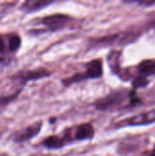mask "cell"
<instances>
[{
    "label": "cell",
    "mask_w": 155,
    "mask_h": 156,
    "mask_svg": "<svg viewBox=\"0 0 155 156\" xmlns=\"http://www.w3.org/2000/svg\"><path fill=\"white\" fill-rule=\"evenodd\" d=\"M103 70H102V63L100 59H94L90 61L86 68V71L83 73H77L69 78L62 80V83L68 87L74 83L82 81L84 80L89 79H98L102 76Z\"/></svg>",
    "instance_id": "1"
},
{
    "label": "cell",
    "mask_w": 155,
    "mask_h": 156,
    "mask_svg": "<svg viewBox=\"0 0 155 156\" xmlns=\"http://www.w3.org/2000/svg\"><path fill=\"white\" fill-rule=\"evenodd\" d=\"M71 18L64 14H55L45 16L42 19V24L51 31H57L64 28Z\"/></svg>",
    "instance_id": "2"
},
{
    "label": "cell",
    "mask_w": 155,
    "mask_h": 156,
    "mask_svg": "<svg viewBox=\"0 0 155 156\" xmlns=\"http://www.w3.org/2000/svg\"><path fill=\"white\" fill-rule=\"evenodd\" d=\"M41 127H42L41 122H36V123L26 127L23 131L17 133L16 135L15 136L14 140L16 143H22V142L28 141V140L32 139L33 137H35L36 135H37L39 133V132L41 130Z\"/></svg>",
    "instance_id": "3"
},
{
    "label": "cell",
    "mask_w": 155,
    "mask_h": 156,
    "mask_svg": "<svg viewBox=\"0 0 155 156\" xmlns=\"http://www.w3.org/2000/svg\"><path fill=\"white\" fill-rule=\"evenodd\" d=\"M50 76V72L43 68H39V69H36L33 70H27L25 71L23 73H21L19 75L18 80L21 81V83L25 84L26 82L29 81V80H37L43 78H47Z\"/></svg>",
    "instance_id": "4"
},
{
    "label": "cell",
    "mask_w": 155,
    "mask_h": 156,
    "mask_svg": "<svg viewBox=\"0 0 155 156\" xmlns=\"http://www.w3.org/2000/svg\"><path fill=\"white\" fill-rule=\"evenodd\" d=\"M52 3L53 1L50 0H28L22 5L21 9L26 13H33L47 7Z\"/></svg>",
    "instance_id": "5"
},
{
    "label": "cell",
    "mask_w": 155,
    "mask_h": 156,
    "mask_svg": "<svg viewBox=\"0 0 155 156\" xmlns=\"http://www.w3.org/2000/svg\"><path fill=\"white\" fill-rule=\"evenodd\" d=\"M95 132L91 124L90 123H84L76 131L75 133V140L78 141H85V140H91L94 137Z\"/></svg>",
    "instance_id": "6"
},
{
    "label": "cell",
    "mask_w": 155,
    "mask_h": 156,
    "mask_svg": "<svg viewBox=\"0 0 155 156\" xmlns=\"http://www.w3.org/2000/svg\"><path fill=\"white\" fill-rule=\"evenodd\" d=\"M65 144H66V141L64 138H61L56 135L49 136L43 142L44 147L48 149H53V150L64 147Z\"/></svg>",
    "instance_id": "7"
},
{
    "label": "cell",
    "mask_w": 155,
    "mask_h": 156,
    "mask_svg": "<svg viewBox=\"0 0 155 156\" xmlns=\"http://www.w3.org/2000/svg\"><path fill=\"white\" fill-rule=\"evenodd\" d=\"M152 117H155L153 116V113L149 112V113H145V114H142V115H138L133 117L132 119L130 120V123L132 125H138V124H144V123H150L155 121V118H152Z\"/></svg>",
    "instance_id": "8"
},
{
    "label": "cell",
    "mask_w": 155,
    "mask_h": 156,
    "mask_svg": "<svg viewBox=\"0 0 155 156\" xmlns=\"http://www.w3.org/2000/svg\"><path fill=\"white\" fill-rule=\"evenodd\" d=\"M139 70L143 75H151L155 73V60H145L139 66Z\"/></svg>",
    "instance_id": "9"
},
{
    "label": "cell",
    "mask_w": 155,
    "mask_h": 156,
    "mask_svg": "<svg viewBox=\"0 0 155 156\" xmlns=\"http://www.w3.org/2000/svg\"><path fill=\"white\" fill-rule=\"evenodd\" d=\"M21 46V38L18 36H12L8 40V49L10 51H16Z\"/></svg>",
    "instance_id": "10"
},
{
    "label": "cell",
    "mask_w": 155,
    "mask_h": 156,
    "mask_svg": "<svg viewBox=\"0 0 155 156\" xmlns=\"http://www.w3.org/2000/svg\"><path fill=\"white\" fill-rule=\"evenodd\" d=\"M148 80L144 76H139L138 78H136V80L133 81V86L135 88H143L148 85Z\"/></svg>",
    "instance_id": "11"
},
{
    "label": "cell",
    "mask_w": 155,
    "mask_h": 156,
    "mask_svg": "<svg viewBox=\"0 0 155 156\" xmlns=\"http://www.w3.org/2000/svg\"><path fill=\"white\" fill-rule=\"evenodd\" d=\"M5 43L3 37L0 35V53L5 52Z\"/></svg>",
    "instance_id": "12"
}]
</instances>
